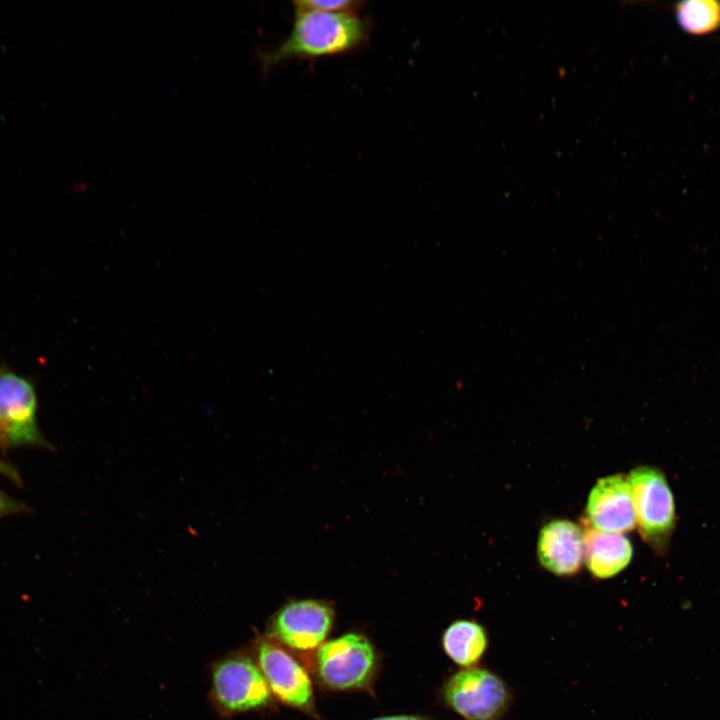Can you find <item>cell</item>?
<instances>
[{
	"mask_svg": "<svg viewBox=\"0 0 720 720\" xmlns=\"http://www.w3.org/2000/svg\"><path fill=\"white\" fill-rule=\"evenodd\" d=\"M583 538V559L593 576L599 579L613 577L630 563L633 548L623 534L603 532L588 526Z\"/></svg>",
	"mask_w": 720,
	"mask_h": 720,
	"instance_id": "cell-11",
	"label": "cell"
},
{
	"mask_svg": "<svg viewBox=\"0 0 720 720\" xmlns=\"http://www.w3.org/2000/svg\"><path fill=\"white\" fill-rule=\"evenodd\" d=\"M627 478L641 535L649 542L663 539L675 518L673 495L664 475L653 467L640 466Z\"/></svg>",
	"mask_w": 720,
	"mask_h": 720,
	"instance_id": "cell-5",
	"label": "cell"
},
{
	"mask_svg": "<svg viewBox=\"0 0 720 720\" xmlns=\"http://www.w3.org/2000/svg\"><path fill=\"white\" fill-rule=\"evenodd\" d=\"M372 720H427L418 716H407V715H400V716H386V717H380Z\"/></svg>",
	"mask_w": 720,
	"mask_h": 720,
	"instance_id": "cell-17",
	"label": "cell"
},
{
	"mask_svg": "<svg viewBox=\"0 0 720 720\" xmlns=\"http://www.w3.org/2000/svg\"><path fill=\"white\" fill-rule=\"evenodd\" d=\"M27 507L0 490V519L10 514L25 512Z\"/></svg>",
	"mask_w": 720,
	"mask_h": 720,
	"instance_id": "cell-15",
	"label": "cell"
},
{
	"mask_svg": "<svg viewBox=\"0 0 720 720\" xmlns=\"http://www.w3.org/2000/svg\"><path fill=\"white\" fill-rule=\"evenodd\" d=\"M586 514L597 530L619 534L632 530L636 520L628 478L610 475L598 480L590 491Z\"/></svg>",
	"mask_w": 720,
	"mask_h": 720,
	"instance_id": "cell-8",
	"label": "cell"
},
{
	"mask_svg": "<svg viewBox=\"0 0 720 720\" xmlns=\"http://www.w3.org/2000/svg\"><path fill=\"white\" fill-rule=\"evenodd\" d=\"M333 619V607L325 601L293 600L284 605L274 616L272 632L289 647L309 650L316 648L325 640Z\"/></svg>",
	"mask_w": 720,
	"mask_h": 720,
	"instance_id": "cell-6",
	"label": "cell"
},
{
	"mask_svg": "<svg viewBox=\"0 0 720 720\" xmlns=\"http://www.w3.org/2000/svg\"><path fill=\"white\" fill-rule=\"evenodd\" d=\"M375 664L372 645L356 633L326 642L317 654L320 678L335 689H355L367 685L373 676Z\"/></svg>",
	"mask_w": 720,
	"mask_h": 720,
	"instance_id": "cell-4",
	"label": "cell"
},
{
	"mask_svg": "<svg viewBox=\"0 0 720 720\" xmlns=\"http://www.w3.org/2000/svg\"><path fill=\"white\" fill-rule=\"evenodd\" d=\"M446 654L463 667H474L485 654L489 637L483 625L474 620H457L445 630L442 638Z\"/></svg>",
	"mask_w": 720,
	"mask_h": 720,
	"instance_id": "cell-12",
	"label": "cell"
},
{
	"mask_svg": "<svg viewBox=\"0 0 720 720\" xmlns=\"http://www.w3.org/2000/svg\"><path fill=\"white\" fill-rule=\"evenodd\" d=\"M0 474L17 484L21 483L18 472L10 464L2 460H0Z\"/></svg>",
	"mask_w": 720,
	"mask_h": 720,
	"instance_id": "cell-16",
	"label": "cell"
},
{
	"mask_svg": "<svg viewBox=\"0 0 720 720\" xmlns=\"http://www.w3.org/2000/svg\"><path fill=\"white\" fill-rule=\"evenodd\" d=\"M369 23L356 13L295 9L288 37L274 50L258 54L264 73L292 58H319L353 51L369 35Z\"/></svg>",
	"mask_w": 720,
	"mask_h": 720,
	"instance_id": "cell-1",
	"label": "cell"
},
{
	"mask_svg": "<svg viewBox=\"0 0 720 720\" xmlns=\"http://www.w3.org/2000/svg\"><path fill=\"white\" fill-rule=\"evenodd\" d=\"M258 663L269 688L288 705L304 708L312 702L313 690L304 668L286 651L270 642L258 649Z\"/></svg>",
	"mask_w": 720,
	"mask_h": 720,
	"instance_id": "cell-9",
	"label": "cell"
},
{
	"mask_svg": "<svg viewBox=\"0 0 720 720\" xmlns=\"http://www.w3.org/2000/svg\"><path fill=\"white\" fill-rule=\"evenodd\" d=\"M680 28L692 35H704L720 27V2L715 0H687L675 6Z\"/></svg>",
	"mask_w": 720,
	"mask_h": 720,
	"instance_id": "cell-13",
	"label": "cell"
},
{
	"mask_svg": "<svg viewBox=\"0 0 720 720\" xmlns=\"http://www.w3.org/2000/svg\"><path fill=\"white\" fill-rule=\"evenodd\" d=\"M537 555L541 565L557 576H570L581 567L584 538L572 521L557 519L546 523L539 532Z\"/></svg>",
	"mask_w": 720,
	"mask_h": 720,
	"instance_id": "cell-10",
	"label": "cell"
},
{
	"mask_svg": "<svg viewBox=\"0 0 720 720\" xmlns=\"http://www.w3.org/2000/svg\"><path fill=\"white\" fill-rule=\"evenodd\" d=\"M361 1L356 0H300L295 1V9L316 10L323 12H348L356 13L362 6Z\"/></svg>",
	"mask_w": 720,
	"mask_h": 720,
	"instance_id": "cell-14",
	"label": "cell"
},
{
	"mask_svg": "<svg viewBox=\"0 0 720 720\" xmlns=\"http://www.w3.org/2000/svg\"><path fill=\"white\" fill-rule=\"evenodd\" d=\"M218 703L228 711H246L266 704L270 688L258 666L245 657L229 658L213 672Z\"/></svg>",
	"mask_w": 720,
	"mask_h": 720,
	"instance_id": "cell-7",
	"label": "cell"
},
{
	"mask_svg": "<svg viewBox=\"0 0 720 720\" xmlns=\"http://www.w3.org/2000/svg\"><path fill=\"white\" fill-rule=\"evenodd\" d=\"M446 703L466 720H499L512 703L507 683L495 672L468 667L453 674L446 682Z\"/></svg>",
	"mask_w": 720,
	"mask_h": 720,
	"instance_id": "cell-2",
	"label": "cell"
},
{
	"mask_svg": "<svg viewBox=\"0 0 720 720\" xmlns=\"http://www.w3.org/2000/svg\"><path fill=\"white\" fill-rule=\"evenodd\" d=\"M51 449L37 423V397L32 382L8 368H0V449Z\"/></svg>",
	"mask_w": 720,
	"mask_h": 720,
	"instance_id": "cell-3",
	"label": "cell"
}]
</instances>
